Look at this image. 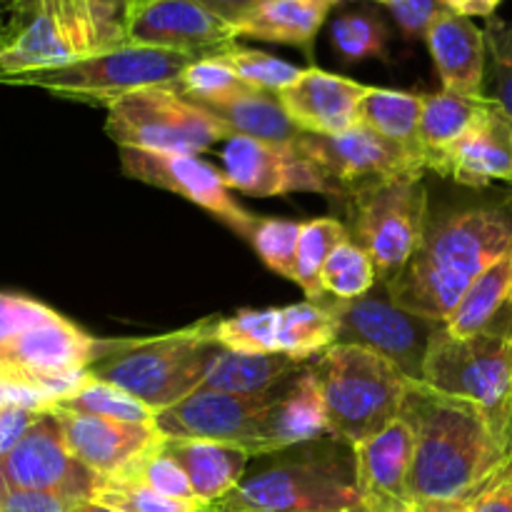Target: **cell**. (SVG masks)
Segmentation results:
<instances>
[{"label": "cell", "instance_id": "1", "mask_svg": "<svg viewBox=\"0 0 512 512\" xmlns=\"http://www.w3.org/2000/svg\"><path fill=\"white\" fill-rule=\"evenodd\" d=\"M400 418L415 435L410 465L413 500H475L508 465L510 453L475 403L413 380Z\"/></svg>", "mask_w": 512, "mask_h": 512}, {"label": "cell", "instance_id": "2", "mask_svg": "<svg viewBox=\"0 0 512 512\" xmlns=\"http://www.w3.org/2000/svg\"><path fill=\"white\" fill-rule=\"evenodd\" d=\"M512 248V198L430 220L423 243L388 285L408 313L448 323L475 280Z\"/></svg>", "mask_w": 512, "mask_h": 512}, {"label": "cell", "instance_id": "3", "mask_svg": "<svg viewBox=\"0 0 512 512\" xmlns=\"http://www.w3.org/2000/svg\"><path fill=\"white\" fill-rule=\"evenodd\" d=\"M213 325L215 318H205L155 338L100 340L98 358L88 370L160 413L200 390L220 350Z\"/></svg>", "mask_w": 512, "mask_h": 512}, {"label": "cell", "instance_id": "4", "mask_svg": "<svg viewBox=\"0 0 512 512\" xmlns=\"http://www.w3.org/2000/svg\"><path fill=\"white\" fill-rule=\"evenodd\" d=\"M330 435L348 448L383 433L400 418L413 380L363 345L335 343L310 363Z\"/></svg>", "mask_w": 512, "mask_h": 512}, {"label": "cell", "instance_id": "5", "mask_svg": "<svg viewBox=\"0 0 512 512\" xmlns=\"http://www.w3.org/2000/svg\"><path fill=\"white\" fill-rule=\"evenodd\" d=\"M220 512H358L363 510L355 458L335 448L305 450L245 478L228 498L215 503Z\"/></svg>", "mask_w": 512, "mask_h": 512}, {"label": "cell", "instance_id": "6", "mask_svg": "<svg viewBox=\"0 0 512 512\" xmlns=\"http://www.w3.org/2000/svg\"><path fill=\"white\" fill-rule=\"evenodd\" d=\"M423 383L453 398L470 400L488 415L508 448L512 413V323L455 338L445 323L435 333L423 365Z\"/></svg>", "mask_w": 512, "mask_h": 512}, {"label": "cell", "instance_id": "7", "mask_svg": "<svg viewBox=\"0 0 512 512\" xmlns=\"http://www.w3.org/2000/svg\"><path fill=\"white\" fill-rule=\"evenodd\" d=\"M193 60L185 53L173 50L145 48V45L123 43L100 53L80 55L55 68L35 70L20 78H13L8 85H25L40 88L65 100H78L88 105L110 108L115 100L155 85H178L185 68Z\"/></svg>", "mask_w": 512, "mask_h": 512}, {"label": "cell", "instance_id": "8", "mask_svg": "<svg viewBox=\"0 0 512 512\" xmlns=\"http://www.w3.org/2000/svg\"><path fill=\"white\" fill-rule=\"evenodd\" d=\"M105 133L118 148L153 150V153L198 155L223 140L235 138L233 130L173 85L135 90L108 108Z\"/></svg>", "mask_w": 512, "mask_h": 512}, {"label": "cell", "instance_id": "9", "mask_svg": "<svg viewBox=\"0 0 512 512\" xmlns=\"http://www.w3.org/2000/svg\"><path fill=\"white\" fill-rule=\"evenodd\" d=\"M350 228L373 260L380 283H390L410 263L430 225L423 180L373 183L350 193Z\"/></svg>", "mask_w": 512, "mask_h": 512}, {"label": "cell", "instance_id": "10", "mask_svg": "<svg viewBox=\"0 0 512 512\" xmlns=\"http://www.w3.org/2000/svg\"><path fill=\"white\" fill-rule=\"evenodd\" d=\"M100 340L63 315L0 343V378L40 390L50 405L73 395L98 358Z\"/></svg>", "mask_w": 512, "mask_h": 512}, {"label": "cell", "instance_id": "11", "mask_svg": "<svg viewBox=\"0 0 512 512\" xmlns=\"http://www.w3.org/2000/svg\"><path fill=\"white\" fill-rule=\"evenodd\" d=\"M338 320V343L363 345L398 365L410 380H423L425 355L443 323L408 313L390 298L388 285H375L355 300H323Z\"/></svg>", "mask_w": 512, "mask_h": 512}, {"label": "cell", "instance_id": "12", "mask_svg": "<svg viewBox=\"0 0 512 512\" xmlns=\"http://www.w3.org/2000/svg\"><path fill=\"white\" fill-rule=\"evenodd\" d=\"M278 390L270 395H233L200 388L173 408L155 413V428L170 440H208L245 450L250 458L270 455L268 423Z\"/></svg>", "mask_w": 512, "mask_h": 512}, {"label": "cell", "instance_id": "13", "mask_svg": "<svg viewBox=\"0 0 512 512\" xmlns=\"http://www.w3.org/2000/svg\"><path fill=\"white\" fill-rule=\"evenodd\" d=\"M223 173L230 188L255 198H275L290 193H323L330 198H350L335 175L315 163L298 145L265 143L255 138L225 140L220 150Z\"/></svg>", "mask_w": 512, "mask_h": 512}, {"label": "cell", "instance_id": "14", "mask_svg": "<svg viewBox=\"0 0 512 512\" xmlns=\"http://www.w3.org/2000/svg\"><path fill=\"white\" fill-rule=\"evenodd\" d=\"M118 155L120 168L128 178L190 200L198 208L208 210L230 230L250 240L260 218L248 213L230 195L225 173L210 165L208 160L188 153H153V150L138 148H118Z\"/></svg>", "mask_w": 512, "mask_h": 512}, {"label": "cell", "instance_id": "15", "mask_svg": "<svg viewBox=\"0 0 512 512\" xmlns=\"http://www.w3.org/2000/svg\"><path fill=\"white\" fill-rule=\"evenodd\" d=\"M125 43L213 58L240 38L230 20L195 0H130L123 8Z\"/></svg>", "mask_w": 512, "mask_h": 512}, {"label": "cell", "instance_id": "16", "mask_svg": "<svg viewBox=\"0 0 512 512\" xmlns=\"http://www.w3.org/2000/svg\"><path fill=\"white\" fill-rule=\"evenodd\" d=\"M300 148L335 175L348 193L385 180H420L425 173L420 150L385 138L363 123L333 138L303 135Z\"/></svg>", "mask_w": 512, "mask_h": 512}, {"label": "cell", "instance_id": "17", "mask_svg": "<svg viewBox=\"0 0 512 512\" xmlns=\"http://www.w3.org/2000/svg\"><path fill=\"white\" fill-rule=\"evenodd\" d=\"M0 480L25 490L55 493L73 503L93 498L100 478L68 450L53 413L40 415L13 453L0 460Z\"/></svg>", "mask_w": 512, "mask_h": 512}, {"label": "cell", "instance_id": "18", "mask_svg": "<svg viewBox=\"0 0 512 512\" xmlns=\"http://www.w3.org/2000/svg\"><path fill=\"white\" fill-rule=\"evenodd\" d=\"M70 453L98 478H118L165 440L155 423H120L50 408Z\"/></svg>", "mask_w": 512, "mask_h": 512}, {"label": "cell", "instance_id": "19", "mask_svg": "<svg viewBox=\"0 0 512 512\" xmlns=\"http://www.w3.org/2000/svg\"><path fill=\"white\" fill-rule=\"evenodd\" d=\"M413 453L415 435L403 418L355 445V483L365 512H405L413 505L408 488Z\"/></svg>", "mask_w": 512, "mask_h": 512}, {"label": "cell", "instance_id": "20", "mask_svg": "<svg viewBox=\"0 0 512 512\" xmlns=\"http://www.w3.org/2000/svg\"><path fill=\"white\" fill-rule=\"evenodd\" d=\"M368 90L370 85L355 83L313 65L305 68L293 85L280 90L278 100L288 118L305 135L333 138L360 123V103Z\"/></svg>", "mask_w": 512, "mask_h": 512}, {"label": "cell", "instance_id": "21", "mask_svg": "<svg viewBox=\"0 0 512 512\" xmlns=\"http://www.w3.org/2000/svg\"><path fill=\"white\" fill-rule=\"evenodd\" d=\"M443 178L468 188L490 183L512 185V118L508 110L488 95L475 123L450 148Z\"/></svg>", "mask_w": 512, "mask_h": 512}, {"label": "cell", "instance_id": "22", "mask_svg": "<svg viewBox=\"0 0 512 512\" xmlns=\"http://www.w3.org/2000/svg\"><path fill=\"white\" fill-rule=\"evenodd\" d=\"M425 43L443 80V90L470 95V98L485 95L483 85L488 73L485 30H480L470 18L443 8L425 30Z\"/></svg>", "mask_w": 512, "mask_h": 512}, {"label": "cell", "instance_id": "23", "mask_svg": "<svg viewBox=\"0 0 512 512\" xmlns=\"http://www.w3.org/2000/svg\"><path fill=\"white\" fill-rule=\"evenodd\" d=\"M330 433L320 388L310 363L278 390L268 423L270 455L295 445H310Z\"/></svg>", "mask_w": 512, "mask_h": 512}, {"label": "cell", "instance_id": "24", "mask_svg": "<svg viewBox=\"0 0 512 512\" xmlns=\"http://www.w3.org/2000/svg\"><path fill=\"white\" fill-rule=\"evenodd\" d=\"M340 0H263L235 23L240 38L293 45L313 58V43Z\"/></svg>", "mask_w": 512, "mask_h": 512}, {"label": "cell", "instance_id": "25", "mask_svg": "<svg viewBox=\"0 0 512 512\" xmlns=\"http://www.w3.org/2000/svg\"><path fill=\"white\" fill-rule=\"evenodd\" d=\"M163 445L185 470L195 498L203 505L220 503L245 480V468L250 460L245 450L208 443V440L165 438Z\"/></svg>", "mask_w": 512, "mask_h": 512}, {"label": "cell", "instance_id": "26", "mask_svg": "<svg viewBox=\"0 0 512 512\" xmlns=\"http://www.w3.org/2000/svg\"><path fill=\"white\" fill-rule=\"evenodd\" d=\"M73 58V48L65 43L53 20L38 10L0 35V85H8L25 73L55 68Z\"/></svg>", "mask_w": 512, "mask_h": 512}, {"label": "cell", "instance_id": "27", "mask_svg": "<svg viewBox=\"0 0 512 512\" xmlns=\"http://www.w3.org/2000/svg\"><path fill=\"white\" fill-rule=\"evenodd\" d=\"M488 103V95H455L443 90L435 95H423V115L418 125V145L423 153L425 170L443 175L445 158L450 148L463 138L465 130L475 123L480 110Z\"/></svg>", "mask_w": 512, "mask_h": 512}, {"label": "cell", "instance_id": "28", "mask_svg": "<svg viewBox=\"0 0 512 512\" xmlns=\"http://www.w3.org/2000/svg\"><path fill=\"white\" fill-rule=\"evenodd\" d=\"M305 365L288 355H245L220 348L200 388L233 395H270Z\"/></svg>", "mask_w": 512, "mask_h": 512}, {"label": "cell", "instance_id": "29", "mask_svg": "<svg viewBox=\"0 0 512 512\" xmlns=\"http://www.w3.org/2000/svg\"><path fill=\"white\" fill-rule=\"evenodd\" d=\"M508 323H512V248L475 280L445 330L455 338H470Z\"/></svg>", "mask_w": 512, "mask_h": 512}, {"label": "cell", "instance_id": "30", "mask_svg": "<svg viewBox=\"0 0 512 512\" xmlns=\"http://www.w3.org/2000/svg\"><path fill=\"white\" fill-rule=\"evenodd\" d=\"M33 5L53 20L75 58L125 43L123 20L98 0H33Z\"/></svg>", "mask_w": 512, "mask_h": 512}, {"label": "cell", "instance_id": "31", "mask_svg": "<svg viewBox=\"0 0 512 512\" xmlns=\"http://www.w3.org/2000/svg\"><path fill=\"white\" fill-rule=\"evenodd\" d=\"M213 115H218L233 135L240 138L265 140V143L298 145L303 140V130L288 118L285 108L280 105L278 95L265 90L248 88L235 98L220 100V103L205 105Z\"/></svg>", "mask_w": 512, "mask_h": 512}, {"label": "cell", "instance_id": "32", "mask_svg": "<svg viewBox=\"0 0 512 512\" xmlns=\"http://www.w3.org/2000/svg\"><path fill=\"white\" fill-rule=\"evenodd\" d=\"M338 343V320L325 303H298L280 308L278 328V353L313 363L330 345Z\"/></svg>", "mask_w": 512, "mask_h": 512}, {"label": "cell", "instance_id": "33", "mask_svg": "<svg viewBox=\"0 0 512 512\" xmlns=\"http://www.w3.org/2000/svg\"><path fill=\"white\" fill-rule=\"evenodd\" d=\"M420 115H423V95L420 93H403V90H385L370 85L368 95L360 103V123L415 150H420Z\"/></svg>", "mask_w": 512, "mask_h": 512}, {"label": "cell", "instance_id": "34", "mask_svg": "<svg viewBox=\"0 0 512 512\" xmlns=\"http://www.w3.org/2000/svg\"><path fill=\"white\" fill-rule=\"evenodd\" d=\"M53 408L90 415V418L120 420V423H155L153 408H148L143 400L130 395L128 390L118 388V385L108 383V380L95 378L90 370L83 383L78 385V390L60 400L58 405H53Z\"/></svg>", "mask_w": 512, "mask_h": 512}, {"label": "cell", "instance_id": "35", "mask_svg": "<svg viewBox=\"0 0 512 512\" xmlns=\"http://www.w3.org/2000/svg\"><path fill=\"white\" fill-rule=\"evenodd\" d=\"M350 240V230L338 218H315L303 223L298 245V268H295V285L303 288L313 303H323L325 290L320 285V273L338 245Z\"/></svg>", "mask_w": 512, "mask_h": 512}, {"label": "cell", "instance_id": "36", "mask_svg": "<svg viewBox=\"0 0 512 512\" xmlns=\"http://www.w3.org/2000/svg\"><path fill=\"white\" fill-rule=\"evenodd\" d=\"M278 328L280 308H243L230 318L215 320L213 340L233 353L280 355Z\"/></svg>", "mask_w": 512, "mask_h": 512}, {"label": "cell", "instance_id": "37", "mask_svg": "<svg viewBox=\"0 0 512 512\" xmlns=\"http://www.w3.org/2000/svg\"><path fill=\"white\" fill-rule=\"evenodd\" d=\"M320 285L325 295H333V300H355L378 285V273L368 253L353 240H345L325 263Z\"/></svg>", "mask_w": 512, "mask_h": 512}, {"label": "cell", "instance_id": "38", "mask_svg": "<svg viewBox=\"0 0 512 512\" xmlns=\"http://www.w3.org/2000/svg\"><path fill=\"white\" fill-rule=\"evenodd\" d=\"M93 503L113 512H193L203 508L195 500H175L155 493L140 480L120 475V478H100L93 493Z\"/></svg>", "mask_w": 512, "mask_h": 512}, {"label": "cell", "instance_id": "39", "mask_svg": "<svg viewBox=\"0 0 512 512\" xmlns=\"http://www.w3.org/2000/svg\"><path fill=\"white\" fill-rule=\"evenodd\" d=\"M220 63L228 65L235 75H238L243 83H248L250 88L265 90V93H275L285 90L288 85H293L295 80L303 75L305 68L288 63L283 58H275V55L263 53V50H250L233 45L225 53L213 55Z\"/></svg>", "mask_w": 512, "mask_h": 512}, {"label": "cell", "instance_id": "40", "mask_svg": "<svg viewBox=\"0 0 512 512\" xmlns=\"http://www.w3.org/2000/svg\"><path fill=\"white\" fill-rule=\"evenodd\" d=\"M300 233H303V223L298 220L263 218L258 220L253 235H250V245L273 273L295 283Z\"/></svg>", "mask_w": 512, "mask_h": 512}, {"label": "cell", "instance_id": "41", "mask_svg": "<svg viewBox=\"0 0 512 512\" xmlns=\"http://www.w3.org/2000/svg\"><path fill=\"white\" fill-rule=\"evenodd\" d=\"M333 45L348 63L388 55V28L370 13H345L333 23Z\"/></svg>", "mask_w": 512, "mask_h": 512}, {"label": "cell", "instance_id": "42", "mask_svg": "<svg viewBox=\"0 0 512 512\" xmlns=\"http://www.w3.org/2000/svg\"><path fill=\"white\" fill-rule=\"evenodd\" d=\"M250 85L243 83L233 70L218 58H198L185 68L183 78L178 80L175 90L188 95L190 100L200 105H213L220 100L235 98V95L245 93Z\"/></svg>", "mask_w": 512, "mask_h": 512}, {"label": "cell", "instance_id": "43", "mask_svg": "<svg viewBox=\"0 0 512 512\" xmlns=\"http://www.w3.org/2000/svg\"><path fill=\"white\" fill-rule=\"evenodd\" d=\"M163 443L155 450H150L143 460H138V463L130 470H125L123 475L140 480V483H145L148 488H153L155 493L165 495V498L195 500V503H200V500L195 498L193 488H190V480L188 475H185V470L180 468L178 460L165 450Z\"/></svg>", "mask_w": 512, "mask_h": 512}, {"label": "cell", "instance_id": "44", "mask_svg": "<svg viewBox=\"0 0 512 512\" xmlns=\"http://www.w3.org/2000/svg\"><path fill=\"white\" fill-rule=\"evenodd\" d=\"M485 43H488V73H485V80L490 83V93L485 95L498 100L512 118V38L503 33L500 20H488Z\"/></svg>", "mask_w": 512, "mask_h": 512}, {"label": "cell", "instance_id": "45", "mask_svg": "<svg viewBox=\"0 0 512 512\" xmlns=\"http://www.w3.org/2000/svg\"><path fill=\"white\" fill-rule=\"evenodd\" d=\"M55 310L28 295L18 293H0V343L35 328V325L48 323L55 318Z\"/></svg>", "mask_w": 512, "mask_h": 512}, {"label": "cell", "instance_id": "46", "mask_svg": "<svg viewBox=\"0 0 512 512\" xmlns=\"http://www.w3.org/2000/svg\"><path fill=\"white\" fill-rule=\"evenodd\" d=\"M78 503L55 493L25 490L0 480V512H73Z\"/></svg>", "mask_w": 512, "mask_h": 512}, {"label": "cell", "instance_id": "47", "mask_svg": "<svg viewBox=\"0 0 512 512\" xmlns=\"http://www.w3.org/2000/svg\"><path fill=\"white\" fill-rule=\"evenodd\" d=\"M390 13L408 38H425V30L443 10L440 0H385Z\"/></svg>", "mask_w": 512, "mask_h": 512}, {"label": "cell", "instance_id": "48", "mask_svg": "<svg viewBox=\"0 0 512 512\" xmlns=\"http://www.w3.org/2000/svg\"><path fill=\"white\" fill-rule=\"evenodd\" d=\"M38 410L23 408V405H5L0 413V460L13 453L15 445L25 438L30 428L40 420Z\"/></svg>", "mask_w": 512, "mask_h": 512}, {"label": "cell", "instance_id": "49", "mask_svg": "<svg viewBox=\"0 0 512 512\" xmlns=\"http://www.w3.org/2000/svg\"><path fill=\"white\" fill-rule=\"evenodd\" d=\"M473 512H512V460L475 495Z\"/></svg>", "mask_w": 512, "mask_h": 512}, {"label": "cell", "instance_id": "50", "mask_svg": "<svg viewBox=\"0 0 512 512\" xmlns=\"http://www.w3.org/2000/svg\"><path fill=\"white\" fill-rule=\"evenodd\" d=\"M445 10L463 18H493L503 0H440Z\"/></svg>", "mask_w": 512, "mask_h": 512}, {"label": "cell", "instance_id": "51", "mask_svg": "<svg viewBox=\"0 0 512 512\" xmlns=\"http://www.w3.org/2000/svg\"><path fill=\"white\" fill-rule=\"evenodd\" d=\"M195 3L205 5V8L213 10L215 15L230 20V23H238V20H243L245 15L250 13V10L258 8L263 0H195Z\"/></svg>", "mask_w": 512, "mask_h": 512}, {"label": "cell", "instance_id": "52", "mask_svg": "<svg viewBox=\"0 0 512 512\" xmlns=\"http://www.w3.org/2000/svg\"><path fill=\"white\" fill-rule=\"evenodd\" d=\"M33 13H38L33 0H0V35L23 23Z\"/></svg>", "mask_w": 512, "mask_h": 512}, {"label": "cell", "instance_id": "53", "mask_svg": "<svg viewBox=\"0 0 512 512\" xmlns=\"http://www.w3.org/2000/svg\"><path fill=\"white\" fill-rule=\"evenodd\" d=\"M410 512H473V500H413Z\"/></svg>", "mask_w": 512, "mask_h": 512}, {"label": "cell", "instance_id": "54", "mask_svg": "<svg viewBox=\"0 0 512 512\" xmlns=\"http://www.w3.org/2000/svg\"><path fill=\"white\" fill-rule=\"evenodd\" d=\"M73 512H113V510L103 508V505L93 503V500H83V503H78V505H75Z\"/></svg>", "mask_w": 512, "mask_h": 512}, {"label": "cell", "instance_id": "55", "mask_svg": "<svg viewBox=\"0 0 512 512\" xmlns=\"http://www.w3.org/2000/svg\"><path fill=\"white\" fill-rule=\"evenodd\" d=\"M5 405H10V400H8V388H5V383H3V380H0V413H3Z\"/></svg>", "mask_w": 512, "mask_h": 512}, {"label": "cell", "instance_id": "56", "mask_svg": "<svg viewBox=\"0 0 512 512\" xmlns=\"http://www.w3.org/2000/svg\"><path fill=\"white\" fill-rule=\"evenodd\" d=\"M508 453L512 458V413H510V425H508Z\"/></svg>", "mask_w": 512, "mask_h": 512}, {"label": "cell", "instance_id": "57", "mask_svg": "<svg viewBox=\"0 0 512 512\" xmlns=\"http://www.w3.org/2000/svg\"><path fill=\"white\" fill-rule=\"evenodd\" d=\"M500 25H503V33L508 35V38H512V23H503V20H500Z\"/></svg>", "mask_w": 512, "mask_h": 512}, {"label": "cell", "instance_id": "58", "mask_svg": "<svg viewBox=\"0 0 512 512\" xmlns=\"http://www.w3.org/2000/svg\"><path fill=\"white\" fill-rule=\"evenodd\" d=\"M193 512H220V510L215 508V505H203V508H198V510H193Z\"/></svg>", "mask_w": 512, "mask_h": 512}, {"label": "cell", "instance_id": "59", "mask_svg": "<svg viewBox=\"0 0 512 512\" xmlns=\"http://www.w3.org/2000/svg\"><path fill=\"white\" fill-rule=\"evenodd\" d=\"M378 3H385V0H378Z\"/></svg>", "mask_w": 512, "mask_h": 512}, {"label": "cell", "instance_id": "60", "mask_svg": "<svg viewBox=\"0 0 512 512\" xmlns=\"http://www.w3.org/2000/svg\"><path fill=\"white\" fill-rule=\"evenodd\" d=\"M358 512H365V510H358Z\"/></svg>", "mask_w": 512, "mask_h": 512}, {"label": "cell", "instance_id": "61", "mask_svg": "<svg viewBox=\"0 0 512 512\" xmlns=\"http://www.w3.org/2000/svg\"><path fill=\"white\" fill-rule=\"evenodd\" d=\"M405 512H410V508H408V510H405Z\"/></svg>", "mask_w": 512, "mask_h": 512}]
</instances>
